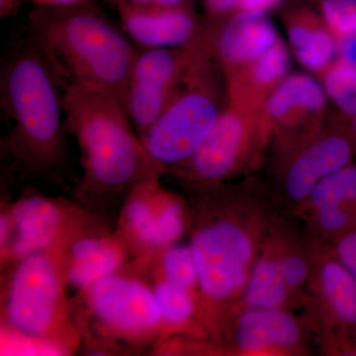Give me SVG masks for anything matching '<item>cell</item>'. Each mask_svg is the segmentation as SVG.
I'll list each match as a JSON object with an SVG mask.
<instances>
[{
  "label": "cell",
  "instance_id": "6da1fadb",
  "mask_svg": "<svg viewBox=\"0 0 356 356\" xmlns=\"http://www.w3.org/2000/svg\"><path fill=\"white\" fill-rule=\"evenodd\" d=\"M189 236L199 318L213 341L235 313L271 225L285 209L254 180L192 193Z\"/></svg>",
  "mask_w": 356,
  "mask_h": 356
},
{
  "label": "cell",
  "instance_id": "7a4b0ae2",
  "mask_svg": "<svg viewBox=\"0 0 356 356\" xmlns=\"http://www.w3.org/2000/svg\"><path fill=\"white\" fill-rule=\"evenodd\" d=\"M65 129L81 152L83 175L76 198L86 209L99 208L143 180L168 168L149 154L125 107L113 96L76 83L65 84Z\"/></svg>",
  "mask_w": 356,
  "mask_h": 356
},
{
  "label": "cell",
  "instance_id": "3957f363",
  "mask_svg": "<svg viewBox=\"0 0 356 356\" xmlns=\"http://www.w3.org/2000/svg\"><path fill=\"white\" fill-rule=\"evenodd\" d=\"M63 81L31 38L2 65L1 108L13 122L4 147L19 170L54 179L67 163Z\"/></svg>",
  "mask_w": 356,
  "mask_h": 356
},
{
  "label": "cell",
  "instance_id": "277c9868",
  "mask_svg": "<svg viewBox=\"0 0 356 356\" xmlns=\"http://www.w3.org/2000/svg\"><path fill=\"white\" fill-rule=\"evenodd\" d=\"M83 2L36 6L29 17L32 37L63 81L102 91L124 105L138 51L108 20Z\"/></svg>",
  "mask_w": 356,
  "mask_h": 356
},
{
  "label": "cell",
  "instance_id": "5b68a950",
  "mask_svg": "<svg viewBox=\"0 0 356 356\" xmlns=\"http://www.w3.org/2000/svg\"><path fill=\"white\" fill-rule=\"evenodd\" d=\"M2 320L10 332L69 353L81 339L70 318L62 250H41L9 266Z\"/></svg>",
  "mask_w": 356,
  "mask_h": 356
},
{
  "label": "cell",
  "instance_id": "8992f818",
  "mask_svg": "<svg viewBox=\"0 0 356 356\" xmlns=\"http://www.w3.org/2000/svg\"><path fill=\"white\" fill-rule=\"evenodd\" d=\"M216 58L200 63L185 79L158 119L140 136L154 159L172 168L197 151L222 110Z\"/></svg>",
  "mask_w": 356,
  "mask_h": 356
},
{
  "label": "cell",
  "instance_id": "52a82bcc",
  "mask_svg": "<svg viewBox=\"0 0 356 356\" xmlns=\"http://www.w3.org/2000/svg\"><path fill=\"white\" fill-rule=\"evenodd\" d=\"M270 144L261 115L226 105L197 151L166 172L172 173L191 193L217 188L252 172Z\"/></svg>",
  "mask_w": 356,
  "mask_h": 356
},
{
  "label": "cell",
  "instance_id": "ba28073f",
  "mask_svg": "<svg viewBox=\"0 0 356 356\" xmlns=\"http://www.w3.org/2000/svg\"><path fill=\"white\" fill-rule=\"evenodd\" d=\"M214 33L215 22L208 19L197 36L184 46L138 51L124 107L139 136L158 119L192 70L214 57Z\"/></svg>",
  "mask_w": 356,
  "mask_h": 356
},
{
  "label": "cell",
  "instance_id": "9c48e42d",
  "mask_svg": "<svg viewBox=\"0 0 356 356\" xmlns=\"http://www.w3.org/2000/svg\"><path fill=\"white\" fill-rule=\"evenodd\" d=\"M83 206L41 194H28L2 211L1 261L10 266L41 250H63L79 233L99 222Z\"/></svg>",
  "mask_w": 356,
  "mask_h": 356
},
{
  "label": "cell",
  "instance_id": "30bf717a",
  "mask_svg": "<svg viewBox=\"0 0 356 356\" xmlns=\"http://www.w3.org/2000/svg\"><path fill=\"white\" fill-rule=\"evenodd\" d=\"M317 339L309 312L250 308L236 311L215 341L211 353L236 356H305Z\"/></svg>",
  "mask_w": 356,
  "mask_h": 356
},
{
  "label": "cell",
  "instance_id": "8fae6325",
  "mask_svg": "<svg viewBox=\"0 0 356 356\" xmlns=\"http://www.w3.org/2000/svg\"><path fill=\"white\" fill-rule=\"evenodd\" d=\"M159 177L143 180L129 192L115 232L129 254L151 257L188 233V204L161 185Z\"/></svg>",
  "mask_w": 356,
  "mask_h": 356
},
{
  "label": "cell",
  "instance_id": "7c38bea8",
  "mask_svg": "<svg viewBox=\"0 0 356 356\" xmlns=\"http://www.w3.org/2000/svg\"><path fill=\"white\" fill-rule=\"evenodd\" d=\"M322 355L351 356L356 336V280L327 245H320L308 284Z\"/></svg>",
  "mask_w": 356,
  "mask_h": 356
},
{
  "label": "cell",
  "instance_id": "4fadbf2b",
  "mask_svg": "<svg viewBox=\"0 0 356 356\" xmlns=\"http://www.w3.org/2000/svg\"><path fill=\"white\" fill-rule=\"evenodd\" d=\"M119 273L81 292L98 330L130 343L165 336V324L153 289L139 278Z\"/></svg>",
  "mask_w": 356,
  "mask_h": 356
},
{
  "label": "cell",
  "instance_id": "5bb4252c",
  "mask_svg": "<svg viewBox=\"0 0 356 356\" xmlns=\"http://www.w3.org/2000/svg\"><path fill=\"white\" fill-rule=\"evenodd\" d=\"M276 158L274 193L281 205L293 213L323 179L355 163L356 149L343 124L337 122Z\"/></svg>",
  "mask_w": 356,
  "mask_h": 356
},
{
  "label": "cell",
  "instance_id": "9a60e30c",
  "mask_svg": "<svg viewBox=\"0 0 356 356\" xmlns=\"http://www.w3.org/2000/svg\"><path fill=\"white\" fill-rule=\"evenodd\" d=\"M327 95L313 74H289L264 105L262 119L271 135L276 156L311 139L325 127Z\"/></svg>",
  "mask_w": 356,
  "mask_h": 356
},
{
  "label": "cell",
  "instance_id": "2e32d148",
  "mask_svg": "<svg viewBox=\"0 0 356 356\" xmlns=\"http://www.w3.org/2000/svg\"><path fill=\"white\" fill-rule=\"evenodd\" d=\"M292 214L320 245L356 231V161L323 179Z\"/></svg>",
  "mask_w": 356,
  "mask_h": 356
},
{
  "label": "cell",
  "instance_id": "e0dca14e",
  "mask_svg": "<svg viewBox=\"0 0 356 356\" xmlns=\"http://www.w3.org/2000/svg\"><path fill=\"white\" fill-rule=\"evenodd\" d=\"M129 252L116 233L97 222L74 236L62 250L67 285L86 291L98 281L119 273Z\"/></svg>",
  "mask_w": 356,
  "mask_h": 356
},
{
  "label": "cell",
  "instance_id": "ac0fdd59",
  "mask_svg": "<svg viewBox=\"0 0 356 356\" xmlns=\"http://www.w3.org/2000/svg\"><path fill=\"white\" fill-rule=\"evenodd\" d=\"M124 30L144 49L175 48L197 36L202 25L193 7L119 3Z\"/></svg>",
  "mask_w": 356,
  "mask_h": 356
},
{
  "label": "cell",
  "instance_id": "d6986e66",
  "mask_svg": "<svg viewBox=\"0 0 356 356\" xmlns=\"http://www.w3.org/2000/svg\"><path fill=\"white\" fill-rule=\"evenodd\" d=\"M290 74V51L282 38L252 62L222 72L227 105L261 115L269 96Z\"/></svg>",
  "mask_w": 356,
  "mask_h": 356
},
{
  "label": "cell",
  "instance_id": "ffe728a7",
  "mask_svg": "<svg viewBox=\"0 0 356 356\" xmlns=\"http://www.w3.org/2000/svg\"><path fill=\"white\" fill-rule=\"evenodd\" d=\"M280 38L267 13L236 11L216 20L215 58L222 72L238 69L266 53Z\"/></svg>",
  "mask_w": 356,
  "mask_h": 356
},
{
  "label": "cell",
  "instance_id": "44dd1931",
  "mask_svg": "<svg viewBox=\"0 0 356 356\" xmlns=\"http://www.w3.org/2000/svg\"><path fill=\"white\" fill-rule=\"evenodd\" d=\"M298 221L291 212L283 209L271 225L268 236L288 287L300 296L309 297L307 284L320 243Z\"/></svg>",
  "mask_w": 356,
  "mask_h": 356
},
{
  "label": "cell",
  "instance_id": "7402d4cb",
  "mask_svg": "<svg viewBox=\"0 0 356 356\" xmlns=\"http://www.w3.org/2000/svg\"><path fill=\"white\" fill-rule=\"evenodd\" d=\"M250 308L287 309L297 312H309L310 309V298L297 295L285 282L268 234L235 312Z\"/></svg>",
  "mask_w": 356,
  "mask_h": 356
},
{
  "label": "cell",
  "instance_id": "603a6c76",
  "mask_svg": "<svg viewBox=\"0 0 356 356\" xmlns=\"http://www.w3.org/2000/svg\"><path fill=\"white\" fill-rule=\"evenodd\" d=\"M285 30L293 56L320 79L337 58V40L320 14L310 9H295L285 17Z\"/></svg>",
  "mask_w": 356,
  "mask_h": 356
},
{
  "label": "cell",
  "instance_id": "cb8c5ba5",
  "mask_svg": "<svg viewBox=\"0 0 356 356\" xmlns=\"http://www.w3.org/2000/svg\"><path fill=\"white\" fill-rule=\"evenodd\" d=\"M152 289L163 316V337L179 334L208 341L207 332L199 318L198 295L163 280H156Z\"/></svg>",
  "mask_w": 356,
  "mask_h": 356
},
{
  "label": "cell",
  "instance_id": "d4e9b609",
  "mask_svg": "<svg viewBox=\"0 0 356 356\" xmlns=\"http://www.w3.org/2000/svg\"><path fill=\"white\" fill-rule=\"evenodd\" d=\"M151 257L156 259V280L168 281L199 296L197 268L189 243H175Z\"/></svg>",
  "mask_w": 356,
  "mask_h": 356
},
{
  "label": "cell",
  "instance_id": "484cf974",
  "mask_svg": "<svg viewBox=\"0 0 356 356\" xmlns=\"http://www.w3.org/2000/svg\"><path fill=\"white\" fill-rule=\"evenodd\" d=\"M327 99L341 113V121L356 115V67L337 58L321 76Z\"/></svg>",
  "mask_w": 356,
  "mask_h": 356
},
{
  "label": "cell",
  "instance_id": "4316f807",
  "mask_svg": "<svg viewBox=\"0 0 356 356\" xmlns=\"http://www.w3.org/2000/svg\"><path fill=\"white\" fill-rule=\"evenodd\" d=\"M318 14L337 40L356 35V0H322Z\"/></svg>",
  "mask_w": 356,
  "mask_h": 356
},
{
  "label": "cell",
  "instance_id": "83f0119b",
  "mask_svg": "<svg viewBox=\"0 0 356 356\" xmlns=\"http://www.w3.org/2000/svg\"><path fill=\"white\" fill-rule=\"evenodd\" d=\"M325 245L356 280V231L339 236Z\"/></svg>",
  "mask_w": 356,
  "mask_h": 356
},
{
  "label": "cell",
  "instance_id": "f1b7e54d",
  "mask_svg": "<svg viewBox=\"0 0 356 356\" xmlns=\"http://www.w3.org/2000/svg\"><path fill=\"white\" fill-rule=\"evenodd\" d=\"M211 19L221 20L238 10V0H203Z\"/></svg>",
  "mask_w": 356,
  "mask_h": 356
},
{
  "label": "cell",
  "instance_id": "f546056e",
  "mask_svg": "<svg viewBox=\"0 0 356 356\" xmlns=\"http://www.w3.org/2000/svg\"><path fill=\"white\" fill-rule=\"evenodd\" d=\"M337 58L356 67V35L337 39Z\"/></svg>",
  "mask_w": 356,
  "mask_h": 356
},
{
  "label": "cell",
  "instance_id": "4dcf8cb0",
  "mask_svg": "<svg viewBox=\"0 0 356 356\" xmlns=\"http://www.w3.org/2000/svg\"><path fill=\"white\" fill-rule=\"evenodd\" d=\"M281 1L282 0H238V10L267 13L277 6Z\"/></svg>",
  "mask_w": 356,
  "mask_h": 356
},
{
  "label": "cell",
  "instance_id": "1f68e13d",
  "mask_svg": "<svg viewBox=\"0 0 356 356\" xmlns=\"http://www.w3.org/2000/svg\"><path fill=\"white\" fill-rule=\"evenodd\" d=\"M112 4L119 3L143 4V6H184L193 7L192 0H109Z\"/></svg>",
  "mask_w": 356,
  "mask_h": 356
},
{
  "label": "cell",
  "instance_id": "d6a6232c",
  "mask_svg": "<svg viewBox=\"0 0 356 356\" xmlns=\"http://www.w3.org/2000/svg\"><path fill=\"white\" fill-rule=\"evenodd\" d=\"M28 1L34 2L36 6L58 7L74 6L86 0H28Z\"/></svg>",
  "mask_w": 356,
  "mask_h": 356
},
{
  "label": "cell",
  "instance_id": "836d02e7",
  "mask_svg": "<svg viewBox=\"0 0 356 356\" xmlns=\"http://www.w3.org/2000/svg\"><path fill=\"white\" fill-rule=\"evenodd\" d=\"M21 1L23 0H0V16L4 18L13 15Z\"/></svg>",
  "mask_w": 356,
  "mask_h": 356
},
{
  "label": "cell",
  "instance_id": "e575fe53",
  "mask_svg": "<svg viewBox=\"0 0 356 356\" xmlns=\"http://www.w3.org/2000/svg\"><path fill=\"white\" fill-rule=\"evenodd\" d=\"M339 123L343 124V127L346 128V132L348 133L351 140H353V145H355L356 149V115L351 117L348 120L339 121Z\"/></svg>",
  "mask_w": 356,
  "mask_h": 356
},
{
  "label": "cell",
  "instance_id": "d590c367",
  "mask_svg": "<svg viewBox=\"0 0 356 356\" xmlns=\"http://www.w3.org/2000/svg\"><path fill=\"white\" fill-rule=\"evenodd\" d=\"M351 356H356V336L355 337V341H353V353H351Z\"/></svg>",
  "mask_w": 356,
  "mask_h": 356
}]
</instances>
